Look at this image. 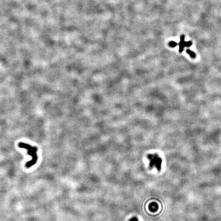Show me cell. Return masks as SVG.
Instances as JSON below:
<instances>
[{
	"mask_svg": "<svg viewBox=\"0 0 221 221\" xmlns=\"http://www.w3.org/2000/svg\"><path fill=\"white\" fill-rule=\"evenodd\" d=\"M18 146L20 148H24L27 150V154L32 158L31 160L26 163L25 166L26 168H29L34 165L37 163L38 160V156L37 154L38 150V148L35 146H32L29 144L24 142H19L18 144Z\"/></svg>",
	"mask_w": 221,
	"mask_h": 221,
	"instance_id": "6da1fadb",
	"label": "cell"
},
{
	"mask_svg": "<svg viewBox=\"0 0 221 221\" xmlns=\"http://www.w3.org/2000/svg\"><path fill=\"white\" fill-rule=\"evenodd\" d=\"M186 52L188 54H189L190 55V56H191L192 58H196V54H195L194 52H193V51H192V50L188 49L186 50Z\"/></svg>",
	"mask_w": 221,
	"mask_h": 221,
	"instance_id": "5b68a950",
	"label": "cell"
},
{
	"mask_svg": "<svg viewBox=\"0 0 221 221\" xmlns=\"http://www.w3.org/2000/svg\"><path fill=\"white\" fill-rule=\"evenodd\" d=\"M128 221H139V220L137 219V218H136V217H134L132 218L131 219H130V220Z\"/></svg>",
	"mask_w": 221,
	"mask_h": 221,
	"instance_id": "52a82bcc",
	"label": "cell"
},
{
	"mask_svg": "<svg viewBox=\"0 0 221 221\" xmlns=\"http://www.w3.org/2000/svg\"><path fill=\"white\" fill-rule=\"evenodd\" d=\"M149 209L152 211H155V210H157V205L155 203H152L151 204L150 206H149Z\"/></svg>",
	"mask_w": 221,
	"mask_h": 221,
	"instance_id": "277c9868",
	"label": "cell"
},
{
	"mask_svg": "<svg viewBox=\"0 0 221 221\" xmlns=\"http://www.w3.org/2000/svg\"><path fill=\"white\" fill-rule=\"evenodd\" d=\"M178 45V44L175 42H174V41H171V42H169V43H168V45L172 48H174L176 47Z\"/></svg>",
	"mask_w": 221,
	"mask_h": 221,
	"instance_id": "8992f818",
	"label": "cell"
},
{
	"mask_svg": "<svg viewBox=\"0 0 221 221\" xmlns=\"http://www.w3.org/2000/svg\"><path fill=\"white\" fill-rule=\"evenodd\" d=\"M185 37L184 35H182L180 37V41L179 43V52L181 53L183 52L184 47H189L192 45V42L191 41H188V42H185Z\"/></svg>",
	"mask_w": 221,
	"mask_h": 221,
	"instance_id": "3957f363",
	"label": "cell"
},
{
	"mask_svg": "<svg viewBox=\"0 0 221 221\" xmlns=\"http://www.w3.org/2000/svg\"><path fill=\"white\" fill-rule=\"evenodd\" d=\"M147 158L150 161L151 167H155L158 170H160L162 160L160 157L156 154H150L147 156Z\"/></svg>",
	"mask_w": 221,
	"mask_h": 221,
	"instance_id": "7a4b0ae2",
	"label": "cell"
}]
</instances>
